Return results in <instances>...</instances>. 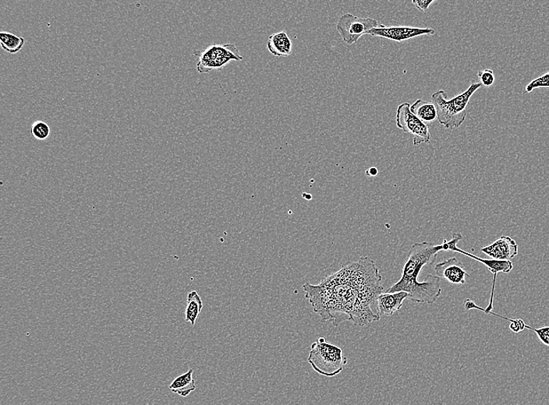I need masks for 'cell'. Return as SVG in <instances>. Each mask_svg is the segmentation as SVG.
Here are the masks:
<instances>
[{"instance_id": "cell-1", "label": "cell", "mask_w": 549, "mask_h": 405, "mask_svg": "<svg viewBox=\"0 0 549 405\" xmlns=\"http://www.w3.org/2000/svg\"><path fill=\"white\" fill-rule=\"evenodd\" d=\"M381 280L375 261L362 257L325 277L317 285L306 283L303 289L322 323L338 326L349 321L365 327L380 320L372 306L384 292Z\"/></svg>"}, {"instance_id": "cell-2", "label": "cell", "mask_w": 549, "mask_h": 405, "mask_svg": "<svg viewBox=\"0 0 549 405\" xmlns=\"http://www.w3.org/2000/svg\"><path fill=\"white\" fill-rule=\"evenodd\" d=\"M442 251V244L435 245L428 242L413 244L403 266L401 279L386 292H407L408 299L418 304L431 305L435 303L442 291L440 277L430 274L425 277L423 282H420L418 277L425 267L435 264L437 254Z\"/></svg>"}, {"instance_id": "cell-3", "label": "cell", "mask_w": 549, "mask_h": 405, "mask_svg": "<svg viewBox=\"0 0 549 405\" xmlns=\"http://www.w3.org/2000/svg\"><path fill=\"white\" fill-rule=\"evenodd\" d=\"M480 83H472L467 90L457 97L447 99L445 91L440 90L432 95V102L437 110V121L445 129H457L467 117V109L474 94L480 89Z\"/></svg>"}, {"instance_id": "cell-4", "label": "cell", "mask_w": 549, "mask_h": 405, "mask_svg": "<svg viewBox=\"0 0 549 405\" xmlns=\"http://www.w3.org/2000/svg\"><path fill=\"white\" fill-rule=\"evenodd\" d=\"M308 362L318 375L333 377L343 371L347 359L343 349L322 337L312 345Z\"/></svg>"}, {"instance_id": "cell-5", "label": "cell", "mask_w": 549, "mask_h": 405, "mask_svg": "<svg viewBox=\"0 0 549 405\" xmlns=\"http://www.w3.org/2000/svg\"><path fill=\"white\" fill-rule=\"evenodd\" d=\"M462 239L463 236L460 233H452V239L450 240H443V243H442L443 251H452L461 253L467 257H470L476 261H479L481 264L487 267L489 269V271L493 274V283L491 291V296L489 304L487 308L484 309L479 306L476 305L474 301L470 299H467L464 301V306L466 311L477 309V311H481L484 314H489V313L492 312L493 311V301H494L497 275L499 273L509 274L511 272L513 269V262L511 260H497L494 259L481 258L474 255L472 253L459 249L457 248V243L460 240H462Z\"/></svg>"}, {"instance_id": "cell-6", "label": "cell", "mask_w": 549, "mask_h": 405, "mask_svg": "<svg viewBox=\"0 0 549 405\" xmlns=\"http://www.w3.org/2000/svg\"><path fill=\"white\" fill-rule=\"evenodd\" d=\"M194 55L198 58L196 67L200 74L222 70L229 65L230 62L244 60L234 44L212 45L202 51L195 50Z\"/></svg>"}, {"instance_id": "cell-7", "label": "cell", "mask_w": 549, "mask_h": 405, "mask_svg": "<svg viewBox=\"0 0 549 405\" xmlns=\"http://www.w3.org/2000/svg\"><path fill=\"white\" fill-rule=\"evenodd\" d=\"M396 123L398 128L413 135V145L430 144L432 137L428 125L411 113L409 103L405 102L398 106Z\"/></svg>"}, {"instance_id": "cell-8", "label": "cell", "mask_w": 549, "mask_h": 405, "mask_svg": "<svg viewBox=\"0 0 549 405\" xmlns=\"http://www.w3.org/2000/svg\"><path fill=\"white\" fill-rule=\"evenodd\" d=\"M379 22L376 19L356 17L352 13H345L337 22V29L343 41L352 45L364 35H369L370 31L378 28Z\"/></svg>"}, {"instance_id": "cell-9", "label": "cell", "mask_w": 549, "mask_h": 405, "mask_svg": "<svg viewBox=\"0 0 549 405\" xmlns=\"http://www.w3.org/2000/svg\"><path fill=\"white\" fill-rule=\"evenodd\" d=\"M435 34L432 28H408V27H391L386 28L380 25L378 28L372 29L369 35L383 38L396 43H403L420 36H431Z\"/></svg>"}, {"instance_id": "cell-10", "label": "cell", "mask_w": 549, "mask_h": 405, "mask_svg": "<svg viewBox=\"0 0 549 405\" xmlns=\"http://www.w3.org/2000/svg\"><path fill=\"white\" fill-rule=\"evenodd\" d=\"M435 272L440 279L452 284H464L466 277H470L466 272L464 265L457 257H451L437 264Z\"/></svg>"}, {"instance_id": "cell-11", "label": "cell", "mask_w": 549, "mask_h": 405, "mask_svg": "<svg viewBox=\"0 0 549 405\" xmlns=\"http://www.w3.org/2000/svg\"><path fill=\"white\" fill-rule=\"evenodd\" d=\"M481 251L491 259L511 260L518 254V245L511 237L503 235L495 242L484 246Z\"/></svg>"}, {"instance_id": "cell-12", "label": "cell", "mask_w": 549, "mask_h": 405, "mask_svg": "<svg viewBox=\"0 0 549 405\" xmlns=\"http://www.w3.org/2000/svg\"><path fill=\"white\" fill-rule=\"evenodd\" d=\"M408 294L405 292L381 293L377 298V311L381 316H391L401 311L403 301L408 299Z\"/></svg>"}, {"instance_id": "cell-13", "label": "cell", "mask_w": 549, "mask_h": 405, "mask_svg": "<svg viewBox=\"0 0 549 405\" xmlns=\"http://www.w3.org/2000/svg\"><path fill=\"white\" fill-rule=\"evenodd\" d=\"M268 50L275 57H288L293 52V43L285 30L270 35L267 42Z\"/></svg>"}, {"instance_id": "cell-14", "label": "cell", "mask_w": 549, "mask_h": 405, "mask_svg": "<svg viewBox=\"0 0 549 405\" xmlns=\"http://www.w3.org/2000/svg\"><path fill=\"white\" fill-rule=\"evenodd\" d=\"M194 370L190 369L184 375L175 378L170 385V390L175 394L186 398L196 390L195 380L193 377Z\"/></svg>"}, {"instance_id": "cell-15", "label": "cell", "mask_w": 549, "mask_h": 405, "mask_svg": "<svg viewBox=\"0 0 549 405\" xmlns=\"http://www.w3.org/2000/svg\"><path fill=\"white\" fill-rule=\"evenodd\" d=\"M411 111L420 121L427 125L437 121V110L433 102L418 99L411 106Z\"/></svg>"}, {"instance_id": "cell-16", "label": "cell", "mask_w": 549, "mask_h": 405, "mask_svg": "<svg viewBox=\"0 0 549 405\" xmlns=\"http://www.w3.org/2000/svg\"><path fill=\"white\" fill-rule=\"evenodd\" d=\"M202 300L200 296L198 295V293L196 291L189 292L187 297V307L185 309L186 322L195 326L199 315H200L202 312Z\"/></svg>"}, {"instance_id": "cell-17", "label": "cell", "mask_w": 549, "mask_h": 405, "mask_svg": "<svg viewBox=\"0 0 549 405\" xmlns=\"http://www.w3.org/2000/svg\"><path fill=\"white\" fill-rule=\"evenodd\" d=\"M25 43V38L23 37L8 33H0V45L7 52L18 53L21 50Z\"/></svg>"}, {"instance_id": "cell-18", "label": "cell", "mask_w": 549, "mask_h": 405, "mask_svg": "<svg viewBox=\"0 0 549 405\" xmlns=\"http://www.w3.org/2000/svg\"><path fill=\"white\" fill-rule=\"evenodd\" d=\"M31 134L38 140H45L50 136L51 130L49 124L44 121H36L31 126Z\"/></svg>"}, {"instance_id": "cell-19", "label": "cell", "mask_w": 549, "mask_h": 405, "mask_svg": "<svg viewBox=\"0 0 549 405\" xmlns=\"http://www.w3.org/2000/svg\"><path fill=\"white\" fill-rule=\"evenodd\" d=\"M536 89H549V69L545 73L531 81L527 85L525 91L531 93Z\"/></svg>"}, {"instance_id": "cell-20", "label": "cell", "mask_w": 549, "mask_h": 405, "mask_svg": "<svg viewBox=\"0 0 549 405\" xmlns=\"http://www.w3.org/2000/svg\"><path fill=\"white\" fill-rule=\"evenodd\" d=\"M489 314L499 317V318H502L504 320H506L510 322L511 323L510 329L516 333H520L524 331V329H526L527 325L526 323H524V321L522 319H511V318H508V317H506L502 315H499L493 312H490L489 313Z\"/></svg>"}, {"instance_id": "cell-21", "label": "cell", "mask_w": 549, "mask_h": 405, "mask_svg": "<svg viewBox=\"0 0 549 405\" xmlns=\"http://www.w3.org/2000/svg\"><path fill=\"white\" fill-rule=\"evenodd\" d=\"M479 76L480 84L485 87H490L495 83V75L490 69L479 71Z\"/></svg>"}, {"instance_id": "cell-22", "label": "cell", "mask_w": 549, "mask_h": 405, "mask_svg": "<svg viewBox=\"0 0 549 405\" xmlns=\"http://www.w3.org/2000/svg\"><path fill=\"white\" fill-rule=\"evenodd\" d=\"M526 329L534 331L536 333L538 339L540 340V343L549 347V326H546V327L540 328H534L527 325Z\"/></svg>"}, {"instance_id": "cell-23", "label": "cell", "mask_w": 549, "mask_h": 405, "mask_svg": "<svg viewBox=\"0 0 549 405\" xmlns=\"http://www.w3.org/2000/svg\"><path fill=\"white\" fill-rule=\"evenodd\" d=\"M435 0H413L412 4L421 12H426Z\"/></svg>"}, {"instance_id": "cell-24", "label": "cell", "mask_w": 549, "mask_h": 405, "mask_svg": "<svg viewBox=\"0 0 549 405\" xmlns=\"http://www.w3.org/2000/svg\"><path fill=\"white\" fill-rule=\"evenodd\" d=\"M366 176L369 177H376L378 176L379 170L376 167H371L367 171L365 172Z\"/></svg>"}]
</instances>
